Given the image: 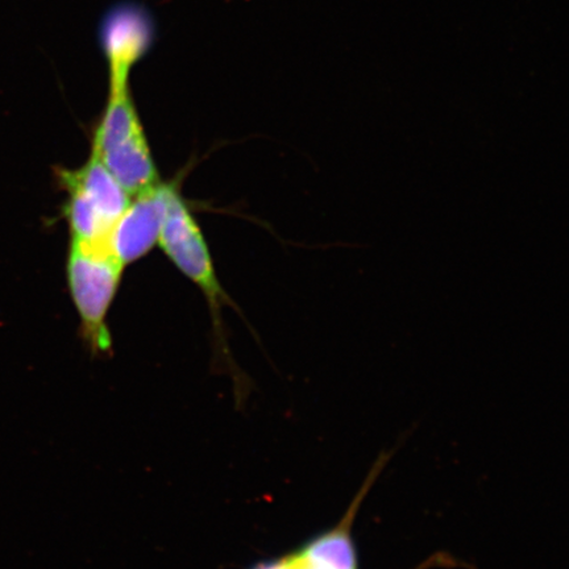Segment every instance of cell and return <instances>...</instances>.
Wrapping results in <instances>:
<instances>
[{"label":"cell","mask_w":569,"mask_h":569,"mask_svg":"<svg viewBox=\"0 0 569 569\" xmlns=\"http://www.w3.org/2000/svg\"><path fill=\"white\" fill-rule=\"evenodd\" d=\"M131 197L160 183L151 147L131 89L109 90L92 132V151Z\"/></svg>","instance_id":"cell-1"},{"label":"cell","mask_w":569,"mask_h":569,"mask_svg":"<svg viewBox=\"0 0 569 569\" xmlns=\"http://www.w3.org/2000/svg\"><path fill=\"white\" fill-rule=\"evenodd\" d=\"M124 266L112 254L109 243L70 240L67 280L84 343L92 355L111 351L107 318L116 301Z\"/></svg>","instance_id":"cell-2"},{"label":"cell","mask_w":569,"mask_h":569,"mask_svg":"<svg viewBox=\"0 0 569 569\" xmlns=\"http://www.w3.org/2000/svg\"><path fill=\"white\" fill-rule=\"evenodd\" d=\"M59 180L68 196L63 217L71 240L109 243L113 226L131 203V196L94 154L81 168L61 169Z\"/></svg>","instance_id":"cell-3"},{"label":"cell","mask_w":569,"mask_h":569,"mask_svg":"<svg viewBox=\"0 0 569 569\" xmlns=\"http://www.w3.org/2000/svg\"><path fill=\"white\" fill-rule=\"evenodd\" d=\"M159 246L173 266L201 289L208 300L216 330L220 329V311L230 298L224 293L213 267L208 241L193 212L184 201L180 188L176 187L163 220Z\"/></svg>","instance_id":"cell-4"},{"label":"cell","mask_w":569,"mask_h":569,"mask_svg":"<svg viewBox=\"0 0 569 569\" xmlns=\"http://www.w3.org/2000/svg\"><path fill=\"white\" fill-rule=\"evenodd\" d=\"M98 39L107 63L109 90L130 88L132 69L154 44V20L141 4L119 3L104 13Z\"/></svg>","instance_id":"cell-5"},{"label":"cell","mask_w":569,"mask_h":569,"mask_svg":"<svg viewBox=\"0 0 569 569\" xmlns=\"http://www.w3.org/2000/svg\"><path fill=\"white\" fill-rule=\"evenodd\" d=\"M178 181L156 184L128 204L110 233L109 246L124 267L144 258L159 244L170 196Z\"/></svg>","instance_id":"cell-6"},{"label":"cell","mask_w":569,"mask_h":569,"mask_svg":"<svg viewBox=\"0 0 569 569\" xmlns=\"http://www.w3.org/2000/svg\"><path fill=\"white\" fill-rule=\"evenodd\" d=\"M361 498L362 493L336 528L319 533L283 557L261 561L251 569H360L351 531Z\"/></svg>","instance_id":"cell-7"}]
</instances>
